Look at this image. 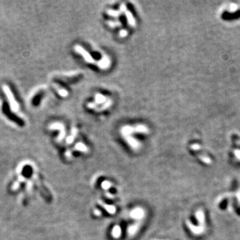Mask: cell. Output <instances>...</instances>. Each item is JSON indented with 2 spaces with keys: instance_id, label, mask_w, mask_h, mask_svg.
I'll list each match as a JSON object with an SVG mask.
<instances>
[{
  "instance_id": "cell-9",
  "label": "cell",
  "mask_w": 240,
  "mask_h": 240,
  "mask_svg": "<svg viewBox=\"0 0 240 240\" xmlns=\"http://www.w3.org/2000/svg\"><path fill=\"white\" fill-rule=\"evenodd\" d=\"M188 225L189 226L191 231L193 233H195V234H200L201 232H203V227H196V226L193 225L191 223L189 222H188Z\"/></svg>"
},
{
  "instance_id": "cell-2",
  "label": "cell",
  "mask_w": 240,
  "mask_h": 240,
  "mask_svg": "<svg viewBox=\"0 0 240 240\" xmlns=\"http://www.w3.org/2000/svg\"><path fill=\"white\" fill-rule=\"evenodd\" d=\"M148 133V128L144 125H137L135 128H133L131 126H125L122 128V134L125 136H128L129 134L131 133Z\"/></svg>"
},
{
  "instance_id": "cell-5",
  "label": "cell",
  "mask_w": 240,
  "mask_h": 240,
  "mask_svg": "<svg viewBox=\"0 0 240 240\" xmlns=\"http://www.w3.org/2000/svg\"><path fill=\"white\" fill-rule=\"evenodd\" d=\"M50 129H60L61 130V133L59 134V141L62 140L65 135V128L64 126L61 124H55L52 126H50Z\"/></svg>"
},
{
  "instance_id": "cell-13",
  "label": "cell",
  "mask_w": 240,
  "mask_h": 240,
  "mask_svg": "<svg viewBox=\"0 0 240 240\" xmlns=\"http://www.w3.org/2000/svg\"><path fill=\"white\" fill-rule=\"evenodd\" d=\"M107 13L109 15H110V16H112V17H118V16H119L120 14V12L119 11H114V10H111V9H109V10H108L107 11Z\"/></svg>"
},
{
  "instance_id": "cell-8",
  "label": "cell",
  "mask_w": 240,
  "mask_h": 240,
  "mask_svg": "<svg viewBox=\"0 0 240 240\" xmlns=\"http://www.w3.org/2000/svg\"><path fill=\"white\" fill-rule=\"evenodd\" d=\"M94 101H95V103L97 105V104H101V103L106 102V101H107V99H106L105 97H104L103 95L97 93V94H96V96H95V100H94Z\"/></svg>"
},
{
  "instance_id": "cell-18",
  "label": "cell",
  "mask_w": 240,
  "mask_h": 240,
  "mask_svg": "<svg viewBox=\"0 0 240 240\" xmlns=\"http://www.w3.org/2000/svg\"><path fill=\"white\" fill-rule=\"evenodd\" d=\"M119 35L121 36V37H126V35H127V31L126 30H121L119 33Z\"/></svg>"
},
{
  "instance_id": "cell-16",
  "label": "cell",
  "mask_w": 240,
  "mask_h": 240,
  "mask_svg": "<svg viewBox=\"0 0 240 240\" xmlns=\"http://www.w3.org/2000/svg\"><path fill=\"white\" fill-rule=\"evenodd\" d=\"M97 105L95 103H87V107H88V108L95 109V108H97Z\"/></svg>"
},
{
  "instance_id": "cell-15",
  "label": "cell",
  "mask_w": 240,
  "mask_h": 240,
  "mask_svg": "<svg viewBox=\"0 0 240 240\" xmlns=\"http://www.w3.org/2000/svg\"><path fill=\"white\" fill-rule=\"evenodd\" d=\"M200 159L203 160L205 163H207V164H210V163H211V159H210L208 157H207V156H200Z\"/></svg>"
},
{
  "instance_id": "cell-14",
  "label": "cell",
  "mask_w": 240,
  "mask_h": 240,
  "mask_svg": "<svg viewBox=\"0 0 240 240\" xmlns=\"http://www.w3.org/2000/svg\"><path fill=\"white\" fill-rule=\"evenodd\" d=\"M107 23L109 24V26L111 27H115V26H121V23L119 22H112V21H108Z\"/></svg>"
},
{
  "instance_id": "cell-19",
  "label": "cell",
  "mask_w": 240,
  "mask_h": 240,
  "mask_svg": "<svg viewBox=\"0 0 240 240\" xmlns=\"http://www.w3.org/2000/svg\"><path fill=\"white\" fill-rule=\"evenodd\" d=\"M235 153L236 155V156H237L239 159H240V151H235Z\"/></svg>"
},
{
  "instance_id": "cell-3",
  "label": "cell",
  "mask_w": 240,
  "mask_h": 240,
  "mask_svg": "<svg viewBox=\"0 0 240 240\" xmlns=\"http://www.w3.org/2000/svg\"><path fill=\"white\" fill-rule=\"evenodd\" d=\"M74 50L77 52V53H79V54H81V55L83 56V58L85 59V61H87V62L92 63V64L95 63L94 60L93 59V58L91 57V55L89 54L88 52H87L85 49H83L81 46L76 45L74 47Z\"/></svg>"
},
{
  "instance_id": "cell-4",
  "label": "cell",
  "mask_w": 240,
  "mask_h": 240,
  "mask_svg": "<svg viewBox=\"0 0 240 240\" xmlns=\"http://www.w3.org/2000/svg\"><path fill=\"white\" fill-rule=\"evenodd\" d=\"M121 10H123V11H124V13H125V14H126V17H127V20H128L129 25H130L131 26H133V27H134L135 26L134 18H133V15L131 14V13H130L129 11H128V10L126 9V6H125L124 4L122 5V6H121Z\"/></svg>"
},
{
  "instance_id": "cell-7",
  "label": "cell",
  "mask_w": 240,
  "mask_h": 240,
  "mask_svg": "<svg viewBox=\"0 0 240 240\" xmlns=\"http://www.w3.org/2000/svg\"><path fill=\"white\" fill-rule=\"evenodd\" d=\"M125 138H126V141H128L129 145L131 146L132 148H133V149H138L139 148L140 144L137 140H135L134 138H133L130 136H125Z\"/></svg>"
},
{
  "instance_id": "cell-1",
  "label": "cell",
  "mask_w": 240,
  "mask_h": 240,
  "mask_svg": "<svg viewBox=\"0 0 240 240\" xmlns=\"http://www.w3.org/2000/svg\"><path fill=\"white\" fill-rule=\"evenodd\" d=\"M34 174V169L31 167H21V169L18 170L17 176L9 184V192L12 194L21 197V199L24 202H27L29 198L34 194L35 190H41V191L48 196L49 193L46 190L43 189L44 186L41 183L40 180L37 176L35 175L34 179H31Z\"/></svg>"
},
{
  "instance_id": "cell-6",
  "label": "cell",
  "mask_w": 240,
  "mask_h": 240,
  "mask_svg": "<svg viewBox=\"0 0 240 240\" xmlns=\"http://www.w3.org/2000/svg\"><path fill=\"white\" fill-rule=\"evenodd\" d=\"M97 65H98V66L100 67L101 69H107V68H109V65H110V60H109V58L105 56V57L103 58L102 60H101L100 61H98Z\"/></svg>"
},
{
  "instance_id": "cell-11",
  "label": "cell",
  "mask_w": 240,
  "mask_h": 240,
  "mask_svg": "<svg viewBox=\"0 0 240 240\" xmlns=\"http://www.w3.org/2000/svg\"><path fill=\"white\" fill-rule=\"evenodd\" d=\"M197 217L198 221H199V222L203 225V222H204V215H203V212L200 211H200H198V212L197 213Z\"/></svg>"
},
{
  "instance_id": "cell-12",
  "label": "cell",
  "mask_w": 240,
  "mask_h": 240,
  "mask_svg": "<svg viewBox=\"0 0 240 240\" xmlns=\"http://www.w3.org/2000/svg\"><path fill=\"white\" fill-rule=\"evenodd\" d=\"M54 86H55V88L57 89L58 93H59V95H61L62 97H66V96L68 95V92L66 91V89H60V88H58L57 86H55V85H54Z\"/></svg>"
},
{
  "instance_id": "cell-17",
  "label": "cell",
  "mask_w": 240,
  "mask_h": 240,
  "mask_svg": "<svg viewBox=\"0 0 240 240\" xmlns=\"http://www.w3.org/2000/svg\"><path fill=\"white\" fill-rule=\"evenodd\" d=\"M191 149H193V150H200V146L199 145H197V144H195V145H191Z\"/></svg>"
},
{
  "instance_id": "cell-10",
  "label": "cell",
  "mask_w": 240,
  "mask_h": 240,
  "mask_svg": "<svg viewBox=\"0 0 240 240\" xmlns=\"http://www.w3.org/2000/svg\"><path fill=\"white\" fill-rule=\"evenodd\" d=\"M74 149L75 150H78V151H83V152H87V151H88L87 146H86L84 144H83V143L81 142L77 143V145H75Z\"/></svg>"
}]
</instances>
